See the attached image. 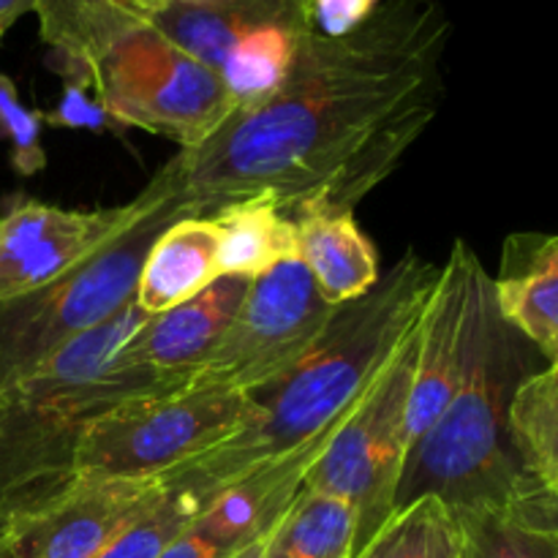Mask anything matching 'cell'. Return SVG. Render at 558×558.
Wrapping results in <instances>:
<instances>
[{"mask_svg":"<svg viewBox=\"0 0 558 558\" xmlns=\"http://www.w3.org/2000/svg\"><path fill=\"white\" fill-rule=\"evenodd\" d=\"M439 0H381L347 36L311 31L281 85L172 156L196 216L270 196L289 218L354 213L425 134L445 96Z\"/></svg>","mask_w":558,"mask_h":558,"instance_id":"cell-1","label":"cell"},{"mask_svg":"<svg viewBox=\"0 0 558 558\" xmlns=\"http://www.w3.org/2000/svg\"><path fill=\"white\" fill-rule=\"evenodd\" d=\"M439 270L407 251L368 294L338 305L319 341L287 376L251 396L254 417L245 428L180 469L227 490L330 436L414 330Z\"/></svg>","mask_w":558,"mask_h":558,"instance_id":"cell-2","label":"cell"},{"mask_svg":"<svg viewBox=\"0 0 558 558\" xmlns=\"http://www.w3.org/2000/svg\"><path fill=\"white\" fill-rule=\"evenodd\" d=\"M147 316L131 300L0 390V529L16 532L31 523L82 477L80 450L93 420L131 398L180 390L118 357Z\"/></svg>","mask_w":558,"mask_h":558,"instance_id":"cell-3","label":"cell"},{"mask_svg":"<svg viewBox=\"0 0 558 558\" xmlns=\"http://www.w3.org/2000/svg\"><path fill=\"white\" fill-rule=\"evenodd\" d=\"M539 354L501 319L494 276H485L474 300L466 365L456 396L436 423L412 445L398 505L439 496L452 510L507 507L523 483V466L510 439V403L534 371Z\"/></svg>","mask_w":558,"mask_h":558,"instance_id":"cell-4","label":"cell"},{"mask_svg":"<svg viewBox=\"0 0 558 558\" xmlns=\"http://www.w3.org/2000/svg\"><path fill=\"white\" fill-rule=\"evenodd\" d=\"M150 205L104 248L31 294L0 303V390L87 336L136 298L142 265L158 234L183 216H196L183 199L169 158L150 180Z\"/></svg>","mask_w":558,"mask_h":558,"instance_id":"cell-5","label":"cell"},{"mask_svg":"<svg viewBox=\"0 0 558 558\" xmlns=\"http://www.w3.org/2000/svg\"><path fill=\"white\" fill-rule=\"evenodd\" d=\"M417 327L420 322L305 469L303 488L349 501L357 512L354 556L390 521L398 505L409 458Z\"/></svg>","mask_w":558,"mask_h":558,"instance_id":"cell-6","label":"cell"},{"mask_svg":"<svg viewBox=\"0 0 558 558\" xmlns=\"http://www.w3.org/2000/svg\"><path fill=\"white\" fill-rule=\"evenodd\" d=\"M98 104L120 129H140L194 150L238 109V101L205 63L153 25L129 33L93 69Z\"/></svg>","mask_w":558,"mask_h":558,"instance_id":"cell-7","label":"cell"},{"mask_svg":"<svg viewBox=\"0 0 558 558\" xmlns=\"http://www.w3.org/2000/svg\"><path fill=\"white\" fill-rule=\"evenodd\" d=\"M254 417V398L210 385L131 398L93 420L80 474L158 477L205 456Z\"/></svg>","mask_w":558,"mask_h":558,"instance_id":"cell-8","label":"cell"},{"mask_svg":"<svg viewBox=\"0 0 558 558\" xmlns=\"http://www.w3.org/2000/svg\"><path fill=\"white\" fill-rule=\"evenodd\" d=\"M150 25L221 76L238 107L270 96L314 31L308 0H167Z\"/></svg>","mask_w":558,"mask_h":558,"instance_id":"cell-9","label":"cell"},{"mask_svg":"<svg viewBox=\"0 0 558 558\" xmlns=\"http://www.w3.org/2000/svg\"><path fill=\"white\" fill-rule=\"evenodd\" d=\"M336 308L322 300L300 259L272 267L248 281L243 303L191 385L245 396L276 385L319 341Z\"/></svg>","mask_w":558,"mask_h":558,"instance_id":"cell-10","label":"cell"},{"mask_svg":"<svg viewBox=\"0 0 558 558\" xmlns=\"http://www.w3.org/2000/svg\"><path fill=\"white\" fill-rule=\"evenodd\" d=\"M150 205V185L125 205L69 210L14 199L0 216V303L31 294L118 238Z\"/></svg>","mask_w":558,"mask_h":558,"instance_id":"cell-11","label":"cell"},{"mask_svg":"<svg viewBox=\"0 0 558 558\" xmlns=\"http://www.w3.org/2000/svg\"><path fill=\"white\" fill-rule=\"evenodd\" d=\"M485 276L488 270L472 245L458 240L450 259L441 265L439 281L420 316L417 357L409 398V450L456 396L466 365L474 300Z\"/></svg>","mask_w":558,"mask_h":558,"instance_id":"cell-12","label":"cell"},{"mask_svg":"<svg viewBox=\"0 0 558 558\" xmlns=\"http://www.w3.org/2000/svg\"><path fill=\"white\" fill-rule=\"evenodd\" d=\"M163 477L82 474L52 507L11 532L20 558H96L158 501Z\"/></svg>","mask_w":558,"mask_h":558,"instance_id":"cell-13","label":"cell"},{"mask_svg":"<svg viewBox=\"0 0 558 558\" xmlns=\"http://www.w3.org/2000/svg\"><path fill=\"white\" fill-rule=\"evenodd\" d=\"M245 289L248 278L221 276L196 298L147 316L145 325L118 349V357L134 368L150 371L167 385H191L243 303Z\"/></svg>","mask_w":558,"mask_h":558,"instance_id":"cell-14","label":"cell"},{"mask_svg":"<svg viewBox=\"0 0 558 558\" xmlns=\"http://www.w3.org/2000/svg\"><path fill=\"white\" fill-rule=\"evenodd\" d=\"M167 0H36L41 41L63 80L93 87V69L129 33L150 25Z\"/></svg>","mask_w":558,"mask_h":558,"instance_id":"cell-15","label":"cell"},{"mask_svg":"<svg viewBox=\"0 0 558 558\" xmlns=\"http://www.w3.org/2000/svg\"><path fill=\"white\" fill-rule=\"evenodd\" d=\"M494 300L545 363H558V234H512L505 243Z\"/></svg>","mask_w":558,"mask_h":558,"instance_id":"cell-16","label":"cell"},{"mask_svg":"<svg viewBox=\"0 0 558 558\" xmlns=\"http://www.w3.org/2000/svg\"><path fill=\"white\" fill-rule=\"evenodd\" d=\"M221 278L218 229L210 216H183L169 223L147 251L136 283V305L156 316L205 292Z\"/></svg>","mask_w":558,"mask_h":558,"instance_id":"cell-17","label":"cell"},{"mask_svg":"<svg viewBox=\"0 0 558 558\" xmlns=\"http://www.w3.org/2000/svg\"><path fill=\"white\" fill-rule=\"evenodd\" d=\"M298 223V259L327 305L368 294L381 278L379 254L354 213H305Z\"/></svg>","mask_w":558,"mask_h":558,"instance_id":"cell-18","label":"cell"},{"mask_svg":"<svg viewBox=\"0 0 558 558\" xmlns=\"http://www.w3.org/2000/svg\"><path fill=\"white\" fill-rule=\"evenodd\" d=\"M221 276L254 278L298 259V223L270 196H251L213 213Z\"/></svg>","mask_w":558,"mask_h":558,"instance_id":"cell-19","label":"cell"},{"mask_svg":"<svg viewBox=\"0 0 558 558\" xmlns=\"http://www.w3.org/2000/svg\"><path fill=\"white\" fill-rule=\"evenodd\" d=\"M510 439L523 480L545 494H558V363L521 381L510 403Z\"/></svg>","mask_w":558,"mask_h":558,"instance_id":"cell-20","label":"cell"},{"mask_svg":"<svg viewBox=\"0 0 558 558\" xmlns=\"http://www.w3.org/2000/svg\"><path fill=\"white\" fill-rule=\"evenodd\" d=\"M357 512L349 501L303 488L265 537V558H352Z\"/></svg>","mask_w":558,"mask_h":558,"instance_id":"cell-21","label":"cell"},{"mask_svg":"<svg viewBox=\"0 0 558 558\" xmlns=\"http://www.w3.org/2000/svg\"><path fill=\"white\" fill-rule=\"evenodd\" d=\"M354 558H466L458 512L439 496L401 505Z\"/></svg>","mask_w":558,"mask_h":558,"instance_id":"cell-22","label":"cell"},{"mask_svg":"<svg viewBox=\"0 0 558 558\" xmlns=\"http://www.w3.org/2000/svg\"><path fill=\"white\" fill-rule=\"evenodd\" d=\"M161 477L163 490L156 505L96 558H158L218 496L210 485L180 469Z\"/></svg>","mask_w":558,"mask_h":558,"instance_id":"cell-23","label":"cell"},{"mask_svg":"<svg viewBox=\"0 0 558 558\" xmlns=\"http://www.w3.org/2000/svg\"><path fill=\"white\" fill-rule=\"evenodd\" d=\"M466 558H558V537L523 526L505 507L456 510Z\"/></svg>","mask_w":558,"mask_h":558,"instance_id":"cell-24","label":"cell"},{"mask_svg":"<svg viewBox=\"0 0 558 558\" xmlns=\"http://www.w3.org/2000/svg\"><path fill=\"white\" fill-rule=\"evenodd\" d=\"M44 112H33L20 101L14 82L0 71V140L11 145V163L20 174L41 172L47 167L41 145Z\"/></svg>","mask_w":558,"mask_h":558,"instance_id":"cell-25","label":"cell"},{"mask_svg":"<svg viewBox=\"0 0 558 558\" xmlns=\"http://www.w3.org/2000/svg\"><path fill=\"white\" fill-rule=\"evenodd\" d=\"M63 96L52 112H44V123L54 129H87V131H120L112 114L98 104V98L90 96L93 87L85 82L63 80Z\"/></svg>","mask_w":558,"mask_h":558,"instance_id":"cell-26","label":"cell"},{"mask_svg":"<svg viewBox=\"0 0 558 558\" xmlns=\"http://www.w3.org/2000/svg\"><path fill=\"white\" fill-rule=\"evenodd\" d=\"M248 545L202 512L158 558H232Z\"/></svg>","mask_w":558,"mask_h":558,"instance_id":"cell-27","label":"cell"},{"mask_svg":"<svg viewBox=\"0 0 558 558\" xmlns=\"http://www.w3.org/2000/svg\"><path fill=\"white\" fill-rule=\"evenodd\" d=\"M381 0H308L311 25L319 36H347L363 25Z\"/></svg>","mask_w":558,"mask_h":558,"instance_id":"cell-28","label":"cell"},{"mask_svg":"<svg viewBox=\"0 0 558 558\" xmlns=\"http://www.w3.org/2000/svg\"><path fill=\"white\" fill-rule=\"evenodd\" d=\"M505 510L523 526L558 537V494H545V490H537L523 480Z\"/></svg>","mask_w":558,"mask_h":558,"instance_id":"cell-29","label":"cell"},{"mask_svg":"<svg viewBox=\"0 0 558 558\" xmlns=\"http://www.w3.org/2000/svg\"><path fill=\"white\" fill-rule=\"evenodd\" d=\"M36 0H0V44H3L5 33L16 25L25 14H31Z\"/></svg>","mask_w":558,"mask_h":558,"instance_id":"cell-30","label":"cell"},{"mask_svg":"<svg viewBox=\"0 0 558 558\" xmlns=\"http://www.w3.org/2000/svg\"><path fill=\"white\" fill-rule=\"evenodd\" d=\"M232 558H265V537L256 539V543H251L248 548H243L238 556H232Z\"/></svg>","mask_w":558,"mask_h":558,"instance_id":"cell-31","label":"cell"},{"mask_svg":"<svg viewBox=\"0 0 558 558\" xmlns=\"http://www.w3.org/2000/svg\"><path fill=\"white\" fill-rule=\"evenodd\" d=\"M0 558H20V556H16V548H14V539H11V534L0 537Z\"/></svg>","mask_w":558,"mask_h":558,"instance_id":"cell-32","label":"cell"},{"mask_svg":"<svg viewBox=\"0 0 558 558\" xmlns=\"http://www.w3.org/2000/svg\"><path fill=\"white\" fill-rule=\"evenodd\" d=\"M5 534H11V532H5V529H0V537H5Z\"/></svg>","mask_w":558,"mask_h":558,"instance_id":"cell-33","label":"cell"}]
</instances>
